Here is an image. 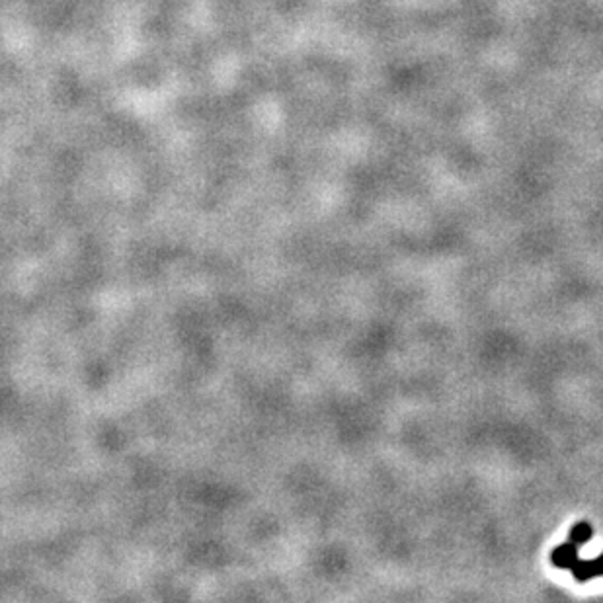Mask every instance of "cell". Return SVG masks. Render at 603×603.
<instances>
[{"label":"cell","mask_w":603,"mask_h":603,"mask_svg":"<svg viewBox=\"0 0 603 603\" xmlns=\"http://www.w3.org/2000/svg\"><path fill=\"white\" fill-rule=\"evenodd\" d=\"M580 559V547L572 541L562 543L551 552V562L557 568H570Z\"/></svg>","instance_id":"6da1fadb"},{"label":"cell","mask_w":603,"mask_h":603,"mask_svg":"<svg viewBox=\"0 0 603 603\" xmlns=\"http://www.w3.org/2000/svg\"><path fill=\"white\" fill-rule=\"evenodd\" d=\"M568 570L572 572V576H575L578 582H582V584H584V582H590V580L598 578L596 568H594V560L578 559Z\"/></svg>","instance_id":"7a4b0ae2"},{"label":"cell","mask_w":603,"mask_h":603,"mask_svg":"<svg viewBox=\"0 0 603 603\" xmlns=\"http://www.w3.org/2000/svg\"><path fill=\"white\" fill-rule=\"evenodd\" d=\"M594 537V528L590 526L588 521H578L576 526H572L570 533H568V541L575 543V545L582 547L586 545V543Z\"/></svg>","instance_id":"3957f363"},{"label":"cell","mask_w":603,"mask_h":603,"mask_svg":"<svg viewBox=\"0 0 603 603\" xmlns=\"http://www.w3.org/2000/svg\"><path fill=\"white\" fill-rule=\"evenodd\" d=\"M594 568H596L598 576H603V552L598 559H594Z\"/></svg>","instance_id":"277c9868"}]
</instances>
